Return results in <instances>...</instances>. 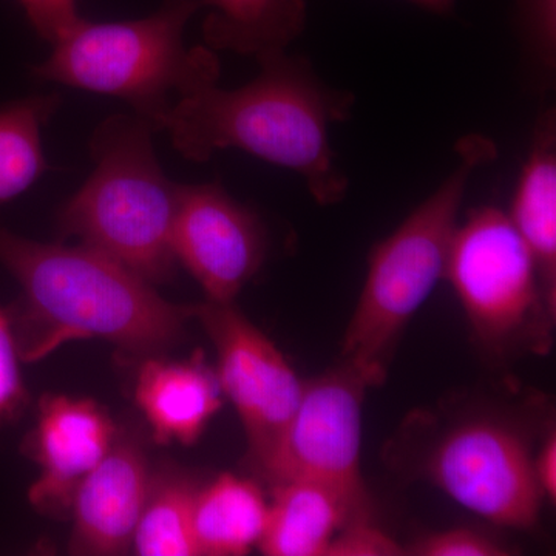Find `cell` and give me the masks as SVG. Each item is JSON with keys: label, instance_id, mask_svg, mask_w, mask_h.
Segmentation results:
<instances>
[{"label": "cell", "instance_id": "12", "mask_svg": "<svg viewBox=\"0 0 556 556\" xmlns=\"http://www.w3.org/2000/svg\"><path fill=\"white\" fill-rule=\"evenodd\" d=\"M150 478L148 459L139 445L115 439L73 496L72 554H126L148 497Z\"/></svg>", "mask_w": 556, "mask_h": 556}, {"label": "cell", "instance_id": "24", "mask_svg": "<svg viewBox=\"0 0 556 556\" xmlns=\"http://www.w3.org/2000/svg\"><path fill=\"white\" fill-rule=\"evenodd\" d=\"M519 14L530 47L543 67L554 68L556 60V0H518Z\"/></svg>", "mask_w": 556, "mask_h": 556}, {"label": "cell", "instance_id": "25", "mask_svg": "<svg viewBox=\"0 0 556 556\" xmlns=\"http://www.w3.org/2000/svg\"><path fill=\"white\" fill-rule=\"evenodd\" d=\"M533 468L538 485L544 497L555 503L556 500V437L555 431L547 434L540 452L533 457Z\"/></svg>", "mask_w": 556, "mask_h": 556}, {"label": "cell", "instance_id": "4", "mask_svg": "<svg viewBox=\"0 0 556 556\" xmlns=\"http://www.w3.org/2000/svg\"><path fill=\"white\" fill-rule=\"evenodd\" d=\"M455 152L452 174L369 255L367 278L342 345L343 364L368 387L387 379L402 331L444 278L468 182L497 159L493 139L479 134L460 138Z\"/></svg>", "mask_w": 556, "mask_h": 556}, {"label": "cell", "instance_id": "15", "mask_svg": "<svg viewBox=\"0 0 556 556\" xmlns=\"http://www.w3.org/2000/svg\"><path fill=\"white\" fill-rule=\"evenodd\" d=\"M345 497L314 481L273 485V503L258 548L268 556H325L332 538L361 519Z\"/></svg>", "mask_w": 556, "mask_h": 556}, {"label": "cell", "instance_id": "1", "mask_svg": "<svg viewBox=\"0 0 556 556\" xmlns=\"http://www.w3.org/2000/svg\"><path fill=\"white\" fill-rule=\"evenodd\" d=\"M255 61L260 73L251 83L192 91L172 102L153 127L169 134L182 159L206 163L219 150L239 149L294 170L321 206L340 203L350 181L336 163L329 130L351 118L356 98L318 78L305 58L277 51Z\"/></svg>", "mask_w": 556, "mask_h": 556}, {"label": "cell", "instance_id": "18", "mask_svg": "<svg viewBox=\"0 0 556 556\" xmlns=\"http://www.w3.org/2000/svg\"><path fill=\"white\" fill-rule=\"evenodd\" d=\"M60 105V94L50 93L0 108V204L27 192L49 169L42 131Z\"/></svg>", "mask_w": 556, "mask_h": 556}, {"label": "cell", "instance_id": "10", "mask_svg": "<svg viewBox=\"0 0 556 556\" xmlns=\"http://www.w3.org/2000/svg\"><path fill=\"white\" fill-rule=\"evenodd\" d=\"M174 249L207 300L232 303L265 263L268 236L258 215L218 181L181 185Z\"/></svg>", "mask_w": 556, "mask_h": 556}, {"label": "cell", "instance_id": "26", "mask_svg": "<svg viewBox=\"0 0 556 556\" xmlns=\"http://www.w3.org/2000/svg\"><path fill=\"white\" fill-rule=\"evenodd\" d=\"M409 2L437 14H450L455 9L457 0H409Z\"/></svg>", "mask_w": 556, "mask_h": 556}, {"label": "cell", "instance_id": "19", "mask_svg": "<svg viewBox=\"0 0 556 556\" xmlns=\"http://www.w3.org/2000/svg\"><path fill=\"white\" fill-rule=\"evenodd\" d=\"M199 486L179 475L150 478L149 493L135 529V554L195 556L193 506Z\"/></svg>", "mask_w": 556, "mask_h": 556}, {"label": "cell", "instance_id": "20", "mask_svg": "<svg viewBox=\"0 0 556 556\" xmlns=\"http://www.w3.org/2000/svg\"><path fill=\"white\" fill-rule=\"evenodd\" d=\"M415 556H504L510 555L492 538L471 529H450L431 533L405 548Z\"/></svg>", "mask_w": 556, "mask_h": 556}, {"label": "cell", "instance_id": "7", "mask_svg": "<svg viewBox=\"0 0 556 556\" xmlns=\"http://www.w3.org/2000/svg\"><path fill=\"white\" fill-rule=\"evenodd\" d=\"M367 388L346 364L305 380L298 408L258 473L270 485L298 479L327 485L345 497L357 515L368 517V493L361 470Z\"/></svg>", "mask_w": 556, "mask_h": 556}, {"label": "cell", "instance_id": "11", "mask_svg": "<svg viewBox=\"0 0 556 556\" xmlns=\"http://www.w3.org/2000/svg\"><path fill=\"white\" fill-rule=\"evenodd\" d=\"M115 439V424L97 402L43 399L33 438L40 466V477L28 492L33 506L42 514L72 507L80 481L108 455Z\"/></svg>", "mask_w": 556, "mask_h": 556}, {"label": "cell", "instance_id": "17", "mask_svg": "<svg viewBox=\"0 0 556 556\" xmlns=\"http://www.w3.org/2000/svg\"><path fill=\"white\" fill-rule=\"evenodd\" d=\"M269 504L255 482L219 475L199 489L193 506L197 554L241 556L258 546L268 521Z\"/></svg>", "mask_w": 556, "mask_h": 556}, {"label": "cell", "instance_id": "3", "mask_svg": "<svg viewBox=\"0 0 556 556\" xmlns=\"http://www.w3.org/2000/svg\"><path fill=\"white\" fill-rule=\"evenodd\" d=\"M155 127L137 113H116L90 138L93 172L60 208L62 236L115 260L152 285L177 273L174 249L181 185L172 181L153 146Z\"/></svg>", "mask_w": 556, "mask_h": 556}, {"label": "cell", "instance_id": "5", "mask_svg": "<svg viewBox=\"0 0 556 556\" xmlns=\"http://www.w3.org/2000/svg\"><path fill=\"white\" fill-rule=\"evenodd\" d=\"M201 0H163L139 20L91 22L84 17L53 43L46 61L33 65V78L118 98L152 123L172 102L217 84V51L188 49L185 30Z\"/></svg>", "mask_w": 556, "mask_h": 556}, {"label": "cell", "instance_id": "6", "mask_svg": "<svg viewBox=\"0 0 556 556\" xmlns=\"http://www.w3.org/2000/svg\"><path fill=\"white\" fill-rule=\"evenodd\" d=\"M444 278L486 348L547 350L555 313L544 299L532 252L506 212L481 206L457 223Z\"/></svg>", "mask_w": 556, "mask_h": 556}, {"label": "cell", "instance_id": "22", "mask_svg": "<svg viewBox=\"0 0 556 556\" xmlns=\"http://www.w3.org/2000/svg\"><path fill=\"white\" fill-rule=\"evenodd\" d=\"M405 548L369 518L353 519L332 538L325 556H401Z\"/></svg>", "mask_w": 556, "mask_h": 556}, {"label": "cell", "instance_id": "2", "mask_svg": "<svg viewBox=\"0 0 556 556\" xmlns=\"http://www.w3.org/2000/svg\"><path fill=\"white\" fill-rule=\"evenodd\" d=\"M0 265L22 289L10 318L24 362L84 339L152 357L177 345L195 318L197 305L167 302L148 280L84 244L42 243L0 229Z\"/></svg>", "mask_w": 556, "mask_h": 556}, {"label": "cell", "instance_id": "13", "mask_svg": "<svg viewBox=\"0 0 556 556\" xmlns=\"http://www.w3.org/2000/svg\"><path fill=\"white\" fill-rule=\"evenodd\" d=\"M222 386L201 351L190 361L149 357L139 369L137 402L159 444L199 441L223 405Z\"/></svg>", "mask_w": 556, "mask_h": 556}, {"label": "cell", "instance_id": "16", "mask_svg": "<svg viewBox=\"0 0 556 556\" xmlns=\"http://www.w3.org/2000/svg\"><path fill=\"white\" fill-rule=\"evenodd\" d=\"M204 46L252 56L287 51L305 30L306 0H201Z\"/></svg>", "mask_w": 556, "mask_h": 556}, {"label": "cell", "instance_id": "9", "mask_svg": "<svg viewBox=\"0 0 556 556\" xmlns=\"http://www.w3.org/2000/svg\"><path fill=\"white\" fill-rule=\"evenodd\" d=\"M195 318L217 351V378L247 431L249 460L260 470L276 452L302 397L303 383L273 340L232 303L207 300Z\"/></svg>", "mask_w": 556, "mask_h": 556}, {"label": "cell", "instance_id": "8", "mask_svg": "<svg viewBox=\"0 0 556 556\" xmlns=\"http://www.w3.org/2000/svg\"><path fill=\"white\" fill-rule=\"evenodd\" d=\"M427 478L455 503L508 529H532L544 495L522 434L506 424L471 419L442 434L426 460Z\"/></svg>", "mask_w": 556, "mask_h": 556}, {"label": "cell", "instance_id": "14", "mask_svg": "<svg viewBox=\"0 0 556 556\" xmlns=\"http://www.w3.org/2000/svg\"><path fill=\"white\" fill-rule=\"evenodd\" d=\"M535 260L548 308L556 314V119L555 112L538 121L510 215Z\"/></svg>", "mask_w": 556, "mask_h": 556}, {"label": "cell", "instance_id": "21", "mask_svg": "<svg viewBox=\"0 0 556 556\" xmlns=\"http://www.w3.org/2000/svg\"><path fill=\"white\" fill-rule=\"evenodd\" d=\"M20 358L10 314L0 309V424L16 415L27 399L21 378Z\"/></svg>", "mask_w": 556, "mask_h": 556}, {"label": "cell", "instance_id": "23", "mask_svg": "<svg viewBox=\"0 0 556 556\" xmlns=\"http://www.w3.org/2000/svg\"><path fill=\"white\" fill-rule=\"evenodd\" d=\"M20 3L33 30L51 46L84 20L78 0H20Z\"/></svg>", "mask_w": 556, "mask_h": 556}]
</instances>
